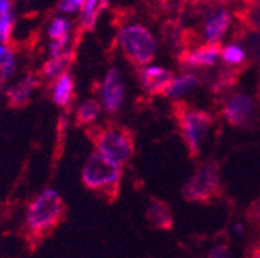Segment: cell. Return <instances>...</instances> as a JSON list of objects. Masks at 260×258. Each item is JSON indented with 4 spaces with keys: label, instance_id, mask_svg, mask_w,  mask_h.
I'll list each match as a JSON object with an SVG mask.
<instances>
[{
    "label": "cell",
    "instance_id": "1",
    "mask_svg": "<svg viewBox=\"0 0 260 258\" xmlns=\"http://www.w3.org/2000/svg\"><path fill=\"white\" fill-rule=\"evenodd\" d=\"M63 201L60 195L53 190L47 189L39 193L38 198L28 206L26 210V228L31 234L42 235L53 231L60 223L63 216Z\"/></svg>",
    "mask_w": 260,
    "mask_h": 258
},
{
    "label": "cell",
    "instance_id": "2",
    "mask_svg": "<svg viewBox=\"0 0 260 258\" xmlns=\"http://www.w3.org/2000/svg\"><path fill=\"white\" fill-rule=\"evenodd\" d=\"M118 44L125 59L135 67L147 65L156 53V39L143 25L124 26L118 34Z\"/></svg>",
    "mask_w": 260,
    "mask_h": 258
},
{
    "label": "cell",
    "instance_id": "3",
    "mask_svg": "<svg viewBox=\"0 0 260 258\" xmlns=\"http://www.w3.org/2000/svg\"><path fill=\"white\" fill-rule=\"evenodd\" d=\"M121 175V167L113 164L112 161H109L98 152L88 156L82 169V181L85 187L90 190L103 192L110 197H115L118 193Z\"/></svg>",
    "mask_w": 260,
    "mask_h": 258
},
{
    "label": "cell",
    "instance_id": "4",
    "mask_svg": "<svg viewBox=\"0 0 260 258\" xmlns=\"http://www.w3.org/2000/svg\"><path fill=\"white\" fill-rule=\"evenodd\" d=\"M94 144L98 153L119 167L128 163L135 150L134 135L125 130V128L116 127L107 128V130H100V133H96L94 136Z\"/></svg>",
    "mask_w": 260,
    "mask_h": 258
},
{
    "label": "cell",
    "instance_id": "5",
    "mask_svg": "<svg viewBox=\"0 0 260 258\" xmlns=\"http://www.w3.org/2000/svg\"><path fill=\"white\" fill-rule=\"evenodd\" d=\"M220 192V170L217 163H208L195 172L183 189L189 201H208Z\"/></svg>",
    "mask_w": 260,
    "mask_h": 258
},
{
    "label": "cell",
    "instance_id": "6",
    "mask_svg": "<svg viewBox=\"0 0 260 258\" xmlns=\"http://www.w3.org/2000/svg\"><path fill=\"white\" fill-rule=\"evenodd\" d=\"M211 115L203 110H187L180 118L181 136L189 149L190 156H197L202 149V142L211 127Z\"/></svg>",
    "mask_w": 260,
    "mask_h": 258
},
{
    "label": "cell",
    "instance_id": "7",
    "mask_svg": "<svg viewBox=\"0 0 260 258\" xmlns=\"http://www.w3.org/2000/svg\"><path fill=\"white\" fill-rule=\"evenodd\" d=\"M124 82L116 67L110 68L103 82V105L109 115H115L124 101Z\"/></svg>",
    "mask_w": 260,
    "mask_h": 258
},
{
    "label": "cell",
    "instance_id": "8",
    "mask_svg": "<svg viewBox=\"0 0 260 258\" xmlns=\"http://www.w3.org/2000/svg\"><path fill=\"white\" fill-rule=\"evenodd\" d=\"M174 73L168 68L162 67H156V65H150V67H144L140 75V84L141 88L147 93V94H165L166 88L171 85V82L174 81Z\"/></svg>",
    "mask_w": 260,
    "mask_h": 258
},
{
    "label": "cell",
    "instance_id": "9",
    "mask_svg": "<svg viewBox=\"0 0 260 258\" xmlns=\"http://www.w3.org/2000/svg\"><path fill=\"white\" fill-rule=\"evenodd\" d=\"M221 56L220 44H205L197 50H186L180 54V63L187 68H205L212 67Z\"/></svg>",
    "mask_w": 260,
    "mask_h": 258
},
{
    "label": "cell",
    "instance_id": "10",
    "mask_svg": "<svg viewBox=\"0 0 260 258\" xmlns=\"http://www.w3.org/2000/svg\"><path fill=\"white\" fill-rule=\"evenodd\" d=\"M252 112H254L252 101L248 96L237 93L226 101L223 108V118L231 125H243L252 116Z\"/></svg>",
    "mask_w": 260,
    "mask_h": 258
},
{
    "label": "cell",
    "instance_id": "11",
    "mask_svg": "<svg viewBox=\"0 0 260 258\" xmlns=\"http://www.w3.org/2000/svg\"><path fill=\"white\" fill-rule=\"evenodd\" d=\"M231 25V13L226 8L211 10L205 16V38L208 44H220Z\"/></svg>",
    "mask_w": 260,
    "mask_h": 258
},
{
    "label": "cell",
    "instance_id": "12",
    "mask_svg": "<svg viewBox=\"0 0 260 258\" xmlns=\"http://www.w3.org/2000/svg\"><path fill=\"white\" fill-rule=\"evenodd\" d=\"M73 62H75V51L73 50L65 51L62 56L54 57V59H50L48 62H45V65L41 70V75L47 81L59 79L60 76L67 75L65 71H67L72 67Z\"/></svg>",
    "mask_w": 260,
    "mask_h": 258
},
{
    "label": "cell",
    "instance_id": "13",
    "mask_svg": "<svg viewBox=\"0 0 260 258\" xmlns=\"http://www.w3.org/2000/svg\"><path fill=\"white\" fill-rule=\"evenodd\" d=\"M36 85H38V81L32 78V76H26L25 79H22L16 85H13L8 90V93H7L10 105L14 107V108L25 107L29 102L31 91L36 88Z\"/></svg>",
    "mask_w": 260,
    "mask_h": 258
},
{
    "label": "cell",
    "instance_id": "14",
    "mask_svg": "<svg viewBox=\"0 0 260 258\" xmlns=\"http://www.w3.org/2000/svg\"><path fill=\"white\" fill-rule=\"evenodd\" d=\"M200 82H199V78L197 75L193 73H184L181 76H177L174 78V81L171 82V85L166 88L165 91V96L168 99H180L183 96H186L189 91H192L195 87H197Z\"/></svg>",
    "mask_w": 260,
    "mask_h": 258
},
{
    "label": "cell",
    "instance_id": "15",
    "mask_svg": "<svg viewBox=\"0 0 260 258\" xmlns=\"http://www.w3.org/2000/svg\"><path fill=\"white\" fill-rule=\"evenodd\" d=\"M73 90H75V84H73V78L70 75H63L59 79H56L53 90H51V99L57 107H67L72 99H73Z\"/></svg>",
    "mask_w": 260,
    "mask_h": 258
},
{
    "label": "cell",
    "instance_id": "16",
    "mask_svg": "<svg viewBox=\"0 0 260 258\" xmlns=\"http://www.w3.org/2000/svg\"><path fill=\"white\" fill-rule=\"evenodd\" d=\"M147 218L158 229H171L174 224V218H172V212L169 206L161 201H153L149 206Z\"/></svg>",
    "mask_w": 260,
    "mask_h": 258
},
{
    "label": "cell",
    "instance_id": "17",
    "mask_svg": "<svg viewBox=\"0 0 260 258\" xmlns=\"http://www.w3.org/2000/svg\"><path fill=\"white\" fill-rule=\"evenodd\" d=\"M109 4L107 2H96V0H85L84 7L81 10V17H79V23L81 28L84 31H91L96 25V20L100 17V14L103 13L104 8H107Z\"/></svg>",
    "mask_w": 260,
    "mask_h": 258
},
{
    "label": "cell",
    "instance_id": "18",
    "mask_svg": "<svg viewBox=\"0 0 260 258\" xmlns=\"http://www.w3.org/2000/svg\"><path fill=\"white\" fill-rule=\"evenodd\" d=\"M14 25V16L11 11V4L8 0H0V42L7 44L10 41Z\"/></svg>",
    "mask_w": 260,
    "mask_h": 258
},
{
    "label": "cell",
    "instance_id": "19",
    "mask_svg": "<svg viewBox=\"0 0 260 258\" xmlns=\"http://www.w3.org/2000/svg\"><path fill=\"white\" fill-rule=\"evenodd\" d=\"M101 113V105L98 101L94 99H88L85 102H82L78 110H76V121L79 125H84V124H91L93 121L98 119Z\"/></svg>",
    "mask_w": 260,
    "mask_h": 258
},
{
    "label": "cell",
    "instance_id": "20",
    "mask_svg": "<svg viewBox=\"0 0 260 258\" xmlns=\"http://www.w3.org/2000/svg\"><path fill=\"white\" fill-rule=\"evenodd\" d=\"M245 57H246L245 50L237 44H230L224 48H221V59L228 63V65L237 67L245 62Z\"/></svg>",
    "mask_w": 260,
    "mask_h": 258
},
{
    "label": "cell",
    "instance_id": "21",
    "mask_svg": "<svg viewBox=\"0 0 260 258\" xmlns=\"http://www.w3.org/2000/svg\"><path fill=\"white\" fill-rule=\"evenodd\" d=\"M69 31H70V22L67 19H63V17H56L51 22L50 28H48V36L53 41H57V39L70 36Z\"/></svg>",
    "mask_w": 260,
    "mask_h": 258
},
{
    "label": "cell",
    "instance_id": "22",
    "mask_svg": "<svg viewBox=\"0 0 260 258\" xmlns=\"http://www.w3.org/2000/svg\"><path fill=\"white\" fill-rule=\"evenodd\" d=\"M14 70H16V57H14L13 53L8 51L7 56L2 60V65H0V81L7 82L13 76Z\"/></svg>",
    "mask_w": 260,
    "mask_h": 258
},
{
    "label": "cell",
    "instance_id": "23",
    "mask_svg": "<svg viewBox=\"0 0 260 258\" xmlns=\"http://www.w3.org/2000/svg\"><path fill=\"white\" fill-rule=\"evenodd\" d=\"M84 2L85 0H62V2L57 4V8L62 13H75V11L82 10Z\"/></svg>",
    "mask_w": 260,
    "mask_h": 258
},
{
    "label": "cell",
    "instance_id": "24",
    "mask_svg": "<svg viewBox=\"0 0 260 258\" xmlns=\"http://www.w3.org/2000/svg\"><path fill=\"white\" fill-rule=\"evenodd\" d=\"M208 258H231L230 249L223 244H218L215 247H212L208 253Z\"/></svg>",
    "mask_w": 260,
    "mask_h": 258
},
{
    "label": "cell",
    "instance_id": "25",
    "mask_svg": "<svg viewBox=\"0 0 260 258\" xmlns=\"http://www.w3.org/2000/svg\"><path fill=\"white\" fill-rule=\"evenodd\" d=\"M234 232H236L237 235H242V234L245 232V228H243V224H242V223H236V224H234Z\"/></svg>",
    "mask_w": 260,
    "mask_h": 258
},
{
    "label": "cell",
    "instance_id": "26",
    "mask_svg": "<svg viewBox=\"0 0 260 258\" xmlns=\"http://www.w3.org/2000/svg\"><path fill=\"white\" fill-rule=\"evenodd\" d=\"M7 53H8L7 47H5V45H2V44H0V65H2V60H4V57L7 56Z\"/></svg>",
    "mask_w": 260,
    "mask_h": 258
},
{
    "label": "cell",
    "instance_id": "27",
    "mask_svg": "<svg viewBox=\"0 0 260 258\" xmlns=\"http://www.w3.org/2000/svg\"><path fill=\"white\" fill-rule=\"evenodd\" d=\"M252 258H260V252H257V253H255V255H254Z\"/></svg>",
    "mask_w": 260,
    "mask_h": 258
}]
</instances>
